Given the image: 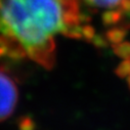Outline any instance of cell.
<instances>
[{
    "instance_id": "cell-1",
    "label": "cell",
    "mask_w": 130,
    "mask_h": 130,
    "mask_svg": "<svg viewBox=\"0 0 130 130\" xmlns=\"http://www.w3.org/2000/svg\"><path fill=\"white\" fill-rule=\"evenodd\" d=\"M59 0H0V58H29L50 70L55 63L54 37L81 25Z\"/></svg>"
},
{
    "instance_id": "cell-2",
    "label": "cell",
    "mask_w": 130,
    "mask_h": 130,
    "mask_svg": "<svg viewBox=\"0 0 130 130\" xmlns=\"http://www.w3.org/2000/svg\"><path fill=\"white\" fill-rule=\"evenodd\" d=\"M19 101V89L12 76L0 69V122L14 112Z\"/></svg>"
},
{
    "instance_id": "cell-3",
    "label": "cell",
    "mask_w": 130,
    "mask_h": 130,
    "mask_svg": "<svg viewBox=\"0 0 130 130\" xmlns=\"http://www.w3.org/2000/svg\"><path fill=\"white\" fill-rule=\"evenodd\" d=\"M125 37L126 31L122 28H112L106 33V39L112 45H116L123 42Z\"/></svg>"
},
{
    "instance_id": "cell-4",
    "label": "cell",
    "mask_w": 130,
    "mask_h": 130,
    "mask_svg": "<svg viewBox=\"0 0 130 130\" xmlns=\"http://www.w3.org/2000/svg\"><path fill=\"white\" fill-rule=\"evenodd\" d=\"M122 15H123V12L120 9L110 10V11H106L103 13L102 20L106 26H114L122 20Z\"/></svg>"
},
{
    "instance_id": "cell-5",
    "label": "cell",
    "mask_w": 130,
    "mask_h": 130,
    "mask_svg": "<svg viewBox=\"0 0 130 130\" xmlns=\"http://www.w3.org/2000/svg\"><path fill=\"white\" fill-rule=\"evenodd\" d=\"M84 1L92 6L102 8H114L119 7L122 0H84Z\"/></svg>"
},
{
    "instance_id": "cell-6",
    "label": "cell",
    "mask_w": 130,
    "mask_h": 130,
    "mask_svg": "<svg viewBox=\"0 0 130 130\" xmlns=\"http://www.w3.org/2000/svg\"><path fill=\"white\" fill-rule=\"evenodd\" d=\"M114 52L123 59H130V42L123 41L119 44L113 45Z\"/></svg>"
},
{
    "instance_id": "cell-7",
    "label": "cell",
    "mask_w": 130,
    "mask_h": 130,
    "mask_svg": "<svg viewBox=\"0 0 130 130\" xmlns=\"http://www.w3.org/2000/svg\"><path fill=\"white\" fill-rule=\"evenodd\" d=\"M116 74L121 77H128L130 75V59H123L116 69Z\"/></svg>"
},
{
    "instance_id": "cell-8",
    "label": "cell",
    "mask_w": 130,
    "mask_h": 130,
    "mask_svg": "<svg viewBox=\"0 0 130 130\" xmlns=\"http://www.w3.org/2000/svg\"><path fill=\"white\" fill-rule=\"evenodd\" d=\"M94 36H95V31L93 27L89 25H84L83 26V39L87 41H92Z\"/></svg>"
},
{
    "instance_id": "cell-9",
    "label": "cell",
    "mask_w": 130,
    "mask_h": 130,
    "mask_svg": "<svg viewBox=\"0 0 130 130\" xmlns=\"http://www.w3.org/2000/svg\"><path fill=\"white\" fill-rule=\"evenodd\" d=\"M20 130H34L35 129V124L29 118H24L20 121Z\"/></svg>"
},
{
    "instance_id": "cell-10",
    "label": "cell",
    "mask_w": 130,
    "mask_h": 130,
    "mask_svg": "<svg viewBox=\"0 0 130 130\" xmlns=\"http://www.w3.org/2000/svg\"><path fill=\"white\" fill-rule=\"evenodd\" d=\"M92 43H93L94 45H96V46H99V47H104V46H106L107 41H106L103 37L95 35V36H94V38L92 39Z\"/></svg>"
},
{
    "instance_id": "cell-11",
    "label": "cell",
    "mask_w": 130,
    "mask_h": 130,
    "mask_svg": "<svg viewBox=\"0 0 130 130\" xmlns=\"http://www.w3.org/2000/svg\"><path fill=\"white\" fill-rule=\"evenodd\" d=\"M128 84H129V87H130V75L128 76Z\"/></svg>"
}]
</instances>
